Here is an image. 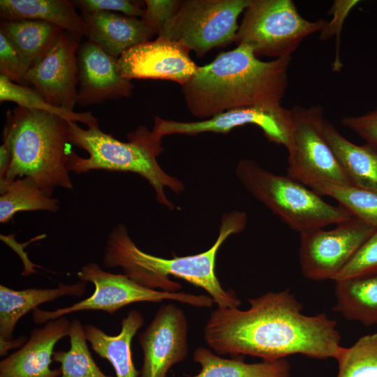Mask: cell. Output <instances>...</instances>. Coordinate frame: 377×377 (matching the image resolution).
Wrapping results in <instances>:
<instances>
[{
	"label": "cell",
	"instance_id": "1",
	"mask_svg": "<svg viewBox=\"0 0 377 377\" xmlns=\"http://www.w3.org/2000/svg\"><path fill=\"white\" fill-rule=\"evenodd\" d=\"M250 307L218 308L204 327L207 344L219 355H248L263 360L294 354L337 359L343 346L337 322L325 313H302L289 290L249 299Z\"/></svg>",
	"mask_w": 377,
	"mask_h": 377
},
{
	"label": "cell",
	"instance_id": "2",
	"mask_svg": "<svg viewBox=\"0 0 377 377\" xmlns=\"http://www.w3.org/2000/svg\"><path fill=\"white\" fill-rule=\"evenodd\" d=\"M290 61L287 57L264 61L249 45H238L198 66L182 86L186 106L194 117L209 119L238 108L280 106Z\"/></svg>",
	"mask_w": 377,
	"mask_h": 377
},
{
	"label": "cell",
	"instance_id": "3",
	"mask_svg": "<svg viewBox=\"0 0 377 377\" xmlns=\"http://www.w3.org/2000/svg\"><path fill=\"white\" fill-rule=\"evenodd\" d=\"M247 216L242 211L223 214L219 236L212 246L200 253L163 258L140 250L133 242L126 228L119 224L109 234L103 262L108 268L119 267L124 274L138 284L151 289L177 292L182 286L169 279L173 276L203 288L218 308H238L241 300L232 290H225L215 272L219 249L231 235L242 232Z\"/></svg>",
	"mask_w": 377,
	"mask_h": 377
},
{
	"label": "cell",
	"instance_id": "4",
	"mask_svg": "<svg viewBox=\"0 0 377 377\" xmlns=\"http://www.w3.org/2000/svg\"><path fill=\"white\" fill-rule=\"evenodd\" d=\"M3 131V145L10 161L0 180L18 177L31 179L52 196L60 186L71 189L73 183L67 168L71 151L68 121L49 112L18 106L8 110Z\"/></svg>",
	"mask_w": 377,
	"mask_h": 377
},
{
	"label": "cell",
	"instance_id": "5",
	"mask_svg": "<svg viewBox=\"0 0 377 377\" xmlns=\"http://www.w3.org/2000/svg\"><path fill=\"white\" fill-rule=\"evenodd\" d=\"M68 131L71 144L89 154L87 158H83L71 151L67 163L69 172L80 174L105 170L137 173L151 185L158 202L170 209L174 208L164 188L179 193L184 186L181 181L168 175L156 161L163 150L162 138L145 126L129 133L128 142L119 141L103 132L98 124L84 129L75 122L68 121Z\"/></svg>",
	"mask_w": 377,
	"mask_h": 377
},
{
	"label": "cell",
	"instance_id": "6",
	"mask_svg": "<svg viewBox=\"0 0 377 377\" xmlns=\"http://www.w3.org/2000/svg\"><path fill=\"white\" fill-rule=\"evenodd\" d=\"M235 173L251 195L300 234L353 216L339 205L327 203L302 183L288 175L272 173L253 160L239 161Z\"/></svg>",
	"mask_w": 377,
	"mask_h": 377
},
{
	"label": "cell",
	"instance_id": "7",
	"mask_svg": "<svg viewBox=\"0 0 377 377\" xmlns=\"http://www.w3.org/2000/svg\"><path fill=\"white\" fill-rule=\"evenodd\" d=\"M327 22L303 17L291 0H251L235 43L249 45L258 57H291L306 37L320 32Z\"/></svg>",
	"mask_w": 377,
	"mask_h": 377
},
{
	"label": "cell",
	"instance_id": "8",
	"mask_svg": "<svg viewBox=\"0 0 377 377\" xmlns=\"http://www.w3.org/2000/svg\"><path fill=\"white\" fill-rule=\"evenodd\" d=\"M77 275L81 281L94 285V293L73 305L54 311L39 308L34 309L32 320L34 323L43 325L49 320L84 310H98L113 314L135 302H161L169 300L203 308H209L214 303L209 295L181 291L167 292L142 286L124 274H112L103 270L96 263H89L82 266Z\"/></svg>",
	"mask_w": 377,
	"mask_h": 377
},
{
	"label": "cell",
	"instance_id": "9",
	"mask_svg": "<svg viewBox=\"0 0 377 377\" xmlns=\"http://www.w3.org/2000/svg\"><path fill=\"white\" fill-rule=\"evenodd\" d=\"M251 0H185L158 36L179 43L198 57L235 42L237 19Z\"/></svg>",
	"mask_w": 377,
	"mask_h": 377
},
{
	"label": "cell",
	"instance_id": "10",
	"mask_svg": "<svg viewBox=\"0 0 377 377\" xmlns=\"http://www.w3.org/2000/svg\"><path fill=\"white\" fill-rule=\"evenodd\" d=\"M290 110L287 175L306 186L320 181L351 184L324 136L323 108L295 105Z\"/></svg>",
	"mask_w": 377,
	"mask_h": 377
},
{
	"label": "cell",
	"instance_id": "11",
	"mask_svg": "<svg viewBox=\"0 0 377 377\" xmlns=\"http://www.w3.org/2000/svg\"><path fill=\"white\" fill-rule=\"evenodd\" d=\"M336 225L300 233L299 261L305 278L333 280L376 229L354 216Z\"/></svg>",
	"mask_w": 377,
	"mask_h": 377
},
{
	"label": "cell",
	"instance_id": "12",
	"mask_svg": "<svg viewBox=\"0 0 377 377\" xmlns=\"http://www.w3.org/2000/svg\"><path fill=\"white\" fill-rule=\"evenodd\" d=\"M246 124L258 126L269 142L286 148L288 145L293 125L291 110L281 105L238 108L203 121L192 122L155 117L152 131L161 138L170 134L227 133L236 127Z\"/></svg>",
	"mask_w": 377,
	"mask_h": 377
},
{
	"label": "cell",
	"instance_id": "13",
	"mask_svg": "<svg viewBox=\"0 0 377 377\" xmlns=\"http://www.w3.org/2000/svg\"><path fill=\"white\" fill-rule=\"evenodd\" d=\"M187 334L184 312L172 303L161 306L138 336L143 353L139 377H166L169 369L188 353Z\"/></svg>",
	"mask_w": 377,
	"mask_h": 377
},
{
	"label": "cell",
	"instance_id": "14",
	"mask_svg": "<svg viewBox=\"0 0 377 377\" xmlns=\"http://www.w3.org/2000/svg\"><path fill=\"white\" fill-rule=\"evenodd\" d=\"M79 40L62 31L47 54L27 73V80L50 105L73 111L77 103Z\"/></svg>",
	"mask_w": 377,
	"mask_h": 377
},
{
	"label": "cell",
	"instance_id": "15",
	"mask_svg": "<svg viewBox=\"0 0 377 377\" xmlns=\"http://www.w3.org/2000/svg\"><path fill=\"white\" fill-rule=\"evenodd\" d=\"M189 50L168 38L140 43L125 51L118 64L123 77L132 79L170 80L182 86L195 74L198 66L189 56Z\"/></svg>",
	"mask_w": 377,
	"mask_h": 377
},
{
	"label": "cell",
	"instance_id": "16",
	"mask_svg": "<svg viewBox=\"0 0 377 377\" xmlns=\"http://www.w3.org/2000/svg\"><path fill=\"white\" fill-rule=\"evenodd\" d=\"M77 104L81 106L101 104L131 95L133 84L123 77L118 58L91 40L80 44L77 50Z\"/></svg>",
	"mask_w": 377,
	"mask_h": 377
},
{
	"label": "cell",
	"instance_id": "17",
	"mask_svg": "<svg viewBox=\"0 0 377 377\" xmlns=\"http://www.w3.org/2000/svg\"><path fill=\"white\" fill-rule=\"evenodd\" d=\"M71 322L62 316L34 328L19 350L0 362V377H59L60 369H52L54 348L68 337Z\"/></svg>",
	"mask_w": 377,
	"mask_h": 377
},
{
	"label": "cell",
	"instance_id": "18",
	"mask_svg": "<svg viewBox=\"0 0 377 377\" xmlns=\"http://www.w3.org/2000/svg\"><path fill=\"white\" fill-rule=\"evenodd\" d=\"M81 15L88 40L117 58L134 45L149 40L154 34L142 18L109 11Z\"/></svg>",
	"mask_w": 377,
	"mask_h": 377
},
{
	"label": "cell",
	"instance_id": "19",
	"mask_svg": "<svg viewBox=\"0 0 377 377\" xmlns=\"http://www.w3.org/2000/svg\"><path fill=\"white\" fill-rule=\"evenodd\" d=\"M86 285L81 281L72 284H61L54 288L15 290L0 286V341L13 339L16 324L25 314L43 303L62 297H81Z\"/></svg>",
	"mask_w": 377,
	"mask_h": 377
},
{
	"label": "cell",
	"instance_id": "20",
	"mask_svg": "<svg viewBox=\"0 0 377 377\" xmlns=\"http://www.w3.org/2000/svg\"><path fill=\"white\" fill-rule=\"evenodd\" d=\"M144 323V318L137 310L130 311L121 323L117 335L110 336L99 327L84 325V335L94 351L112 365L116 377H139L132 357L131 342Z\"/></svg>",
	"mask_w": 377,
	"mask_h": 377
},
{
	"label": "cell",
	"instance_id": "21",
	"mask_svg": "<svg viewBox=\"0 0 377 377\" xmlns=\"http://www.w3.org/2000/svg\"><path fill=\"white\" fill-rule=\"evenodd\" d=\"M323 132L351 184L377 191V146L354 144L326 119Z\"/></svg>",
	"mask_w": 377,
	"mask_h": 377
},
{
	"label": "cell",
	"instance_id": "22",
	"mask_svg": "<svg viewBox=\"0 0 377 377\" xmlns=\"http://www.w3.org/2000/svg\"><path fill=\"white\" fill-rule=\"evenodd\" d=\"M1 20L44 21L80 40L85 36L83 19L67 0H1Z\"/></svg>",
	"mask_w": 377,
	"mask_h": 377
},
{
	"label": "cell",
	"instance_id": "23",
	"mask_svg": "<svg viewBox=\"0 0 377 377\" xmlns=\"http://www.w3.org/2000/svg\"><path fill=\"white\" fill-rule=\"evenodd\" d=\"M62 31L60 27L40 20H1L0 23V32L15 48L28 70L47 54Z\"/></svg>",
	"mask_w": 377,
	"mask_h": 377
},
{
	"label": "cell",
	"instance_id": "24",
	"mask_svg": "<svg viewBox=\"0 0 377 377\" xmlns=\"http://www.w3.org/2000/svg\"><path fill=\"white\" fill-rule=\"evenodd\" d=\"M334 282L333 310L347 320L377 325V274Z\"/></svg>",
	"mask_w": 377,
	"mask_h": 377
},
{
	"label": "cell",
	"instance_id": "25",
	"mask_svg": "<svg viewBox=\"0 0 377 377\" xmlns=\"http://www.w3.org/2000/svg\"><path fill=\"white\" fill-rule=\"evenodd\" d=\"M193 360L200 371L193 377H290V365L287 360H263L246 363L239 360L219 357L206 348L198 347Z\"/></svg>",
	"mask_w": 377,
	"mask_h": 377
},
{
	"label": "cell",
	"instance_id": "26",
	"mask_svg": "<svg viewBox=\"0 0 377 377\" xmlns=\"http://www.w3.org/2000/svg\"><path fill=\"white\" fill-rule=\"evenodd\" d=\"M0 222H8L18 212H56L59 200L47 195L31 179L0 180Z\"/></svg>",
	"mask_w": 377,
	"mask_h": 377
},
{
	"label": "cell",
	"instance_id": "27",
	"mask_svg": "<svg viewBox=\"0 0 377 377\" xmlns=\"http://www.w3.org/2000/svg\"><path fill=\"white\" fill-rule=\"evenodd\" d=\"M320 196L335 200L353 216L377 228V191L355 186L320 181L308 186Z\"/></svg>",
	"mask_w": 377,
	"mask_h": 377
},
{
	"label": "cell",
	"instance_id": "28",
	"mask_svg": "<svg viewBox=\"0 0 377 377\" xmlns=\"http://www.w3.org/2000/svg\"><path fill=\"white\" fill-rule=\"evenodd\" d=\"M68 337L69 350H57L52 355V361L61 364V377H112L105 375L92 358L79 320L71 321Z\"/></svg>",
	"mask_w": 377,
	"mask_h": 377
},
{
	"label": "cell",
	"instance_id": "29",
	"mask_svg": "<svg viewBox=\"0 0 377 377\" xmlns=\"http://www.w3.org/2000/svg\"><path fill=\"white\" fill-rule=\"evenodd\" d=\"M13 101L22 108L56 114L68 121L81 122L87 127L98 124L90 112H75L53 106L35 89L18 84L0 75V101Z\"/></svg>",
	"mask_w": 377,
	"mask_h": 377
},
{
	"label": "cell",
	"instance_id": "30",
	"mask_svg": "<svg viewBox=\"0 0 377 377\" xmlns=\"http://www.w3.org/2000/svg\"><path fill=\"white\" fill-rule=\"evenodd\" d=\"M337 377H377V333L362 336L336 359Z\"/></svg>",
	"mask_w": 377,
	"mask_h": 377
},
{
	"label": "cell",
	"instance_id": "31",
	"mask_svg": "<svg viewBox=\"0 0 377 377\" xmlns=\"http://www.w3.org/2000/svg\"><path fill=\"white\" fill-rule=\"evenodd\" d=\"M377 274V228L356 252L334 281Z\"/></svg>",
	"mask_w": 377,
	"mask_h": 377
},
{
	"label": "cell",
	"instance_id": "32",
	"mask_svg": "<svg viewBox=\"0 0 377 377\" xmlns=\"http://www.w3.org/2000/svg\"><path fill=\"white\" fill-rule=\"evenodd\" d=\"M74 7L79 8L82 13L98 11L120 12L131 17L142 18L145 8L144 1L128 0H73L71 1Z\"/></svg>",
	"mask_w": 377,
	"mask_h": 377
},
{
	"label": "cell",
	"instance_id": "33",
	"mask_svg": "<svg viewBox=\"0 0 377 377\" xmlns=\"http://www.w3.org/2000/svg\"><path fill=\"white\" fill-rule=\"evenodd\" d=\"M27 71L15 48L0 32V75L24 85L29 83L27 80Z\"/></svg>",
	"mask_w": 377,
	"mask_h": 377
},
{
	"label": "cell",
	"instance_id": "34",
	"mask_svg": "<svg viewBox=\"0 0 377 377\" xmlns=\"http://www.w3.org/2000/svg\"><path fill=\"white\" fill-rule=\"evenodd\" d=\"M142 20L154 34L158 35L179 9L182 1L145 0Z\"/></svg>",
	"mask_w": 377,
	"mask_h": 377
},
{
	"label": "cell",
	"instance_id": "35",
	"mask_svg": "<svg viewBox=\"0 0 377 377\" xmlns=\"http://www.w3.org/2000/svg\"><path fill=\"white\" fill-rule=\"evenodd\" d=\"M360 1L357 0H337L334 1L330 13L333 15L330 22H327L325 27L320 32V38L322 40H326L332 37L333 34L337 35V52L336 59L333 64L334 71H339L342 64L338 59V50L340 38V32L343 23L350 11L355 7Z\"/></svg>",
	"mask_w": 377,
	"mask_h": 377
},
{
	"label": "cell",
	"instance_id": "36",
	"mask_svg": "<svg viewBox=\"0 0 377 377\" xmlns=\"http://www.w3.org/2000/svg\"><path fill=\"white\" fill-rule=\"evenodd\" d=\"M341 122L366 142L377 146V108L363 114L346 116Z\"/></svg>",
	"mask_w": 377,
	"mask_h": 377
},
{
	"label": "cell",
	"instance_id": "37",
	"mask_svg": "<svg viewBox=\"0 0 377 377\" xmlns=\"http://www.w3.org/2000/svg\"><path fill=\"white\" fill-rule=\"evenodd\" d=\"M27 341V338L20 337L9 341H0V355L4 356L7 352L13 348L22 346Z\"/></svg>",
	"mask_w": 377,
	"mask_h": 377
}]
</instances>
